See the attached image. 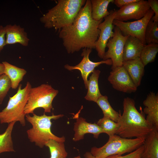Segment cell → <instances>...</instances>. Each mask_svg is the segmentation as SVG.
<instances>
[{
    "instance_id": "6da1fadb",
    "label": "cell",
    "mask_w": 158,
    "mask_h": 158,
    "mask_svg": "<svg viewBox=\"0 0 158 158\" xmlns=\"http://www.w3.org/2000/svg\"><path fill=\"white\" fill-rule=\"evenodd\" d=\"M102 21L92 18L91 1L86 0L73 23L59 31V37L67 53L72 54L82 49H95L100 32L98 27Z\"/></svg>"
},
{
    "instance_id": "7a4b0ae2",
    "label": "cell",
    "mask_w": 158,
    "mask_h": 158,
    "mask_svg": "<svg viewBox=\"0 0 158 158\" xmlns=\"http://www.w3.org/2000/svg\"><path fill=\"white\" fill-rule=\"evenodd\" d=\"M123 107V113L120 114L118 122L119 128L116 134L126 138H145L154 128L137 110L133 99L125 98Z\"/></svg>"
},
{
    "instance_id": "3957f363",
    "label": "cell",
    "mask_w": 158,
    "mask_h": 158,
    "mask_svg": "<svg viewBox=\"0 0 158 158\" xmlns=\"http://www.w3.org/2000/svg\"><path fill=\"white\" fill-rule=\"evenodd\" d=\"M86 1V0H58L55 6L40 18V21L45 28L59 31L73 23Z\"/></svg>"
},
{
    "instance_id": "277c9868",
    "label": "cell",
    "mask_w": 158,
    "mask_h": 158,
    "mask_svg": "<svg viewBox=\"0 0 158 158\" xmlns=\"http://www.w3.org/2000/svg\"><path fill=\"white\" fill-rule=\"evenodd\" d=\"M62 114L47 116L44 112L42 115L39 116L34 113L31 116L29 114L25 115V119L32 125V127L27 130V134L29 140L35 143V145L40 148L45 145L49 139H52L59 142H64L65 138L64 136L59 137L52 132L51 120H56L62 117Z\"/></svg>"
},
{
    "instance_id": "5b68a950",
    "label": "cell",
    "mask_w": 158,
    "mask_h": 158,
    "mask_svg": "<svg viewBox=\"0 0 158 158\" xmlns=\"http://www.w3.org/2000/svg\"><path fill=\"white\" fill-rule=\"evenodd\" d=\"M32 87L29 81L23 88H22L21 84L19 85L16 93L9 97L6 106L0 111L1 124L19 122L22 126H25L26 114L24 109Z\"/></svg>"
},
{
    "instance_id": "8992f818",
    "label": "cell",
    "mask_w": 158,
    "mask_h": 158,
    "mask_svg": "<svg viewBox=\"0 0 158 158\" xmlns=\"http://www.w3.org/2000/svg\"><path fill=\"white\" fill-rule=\"evenodd\" d=\"M107 142L100 147H92L90 153L95 158H106L114 155L130 153L143 145L144 138H126L116 134L109 136Z\"/></svg>"
},
{
    "instance_id": "52a82bcc",
    "label": "cell",
    "mask_w": 158,
    "mask_h": 158,
    "mask_svg": "<svg viewBox=\"0 0 158 158\" xmlns=\"http://www.w3.org/2000/svg\"><path fill=\"white\" fill-rule=\"evenodd\" d=\"M59 91L47 84H43L29 91L28 101L25 108L26 114H33L34 110L41 108L44 113H50L53 108L52 101Z\"/></svg>"
},
{
    "instance_id": "ba28073f",
    "label": "cell",
    "mask_w": 158,
    "mask_h": 158,
    "mask_svg": "<svg viewBox=\"0 0 158 158\" xmlns=\"http://www.w3.org/2000/svg\"><path fill=\"white\" fill-rule=\"evenodd\" d=\"M154 13L150 9L146 14L141 18L133 21L125 22L114 19V25L117 27L124 36L128 35L136 37L146 45L145 33L147 26Z\"/></svg>"
},
{
    "instance_id": "9c48e42d",
    "label": "cell",
    "mask_w": 158,
    "mask_h": 158,
    "mask_svg": "<svg viewBox=\"0 0 158 158\" xmlns=\"http://www.w3.org/2000/svg\"><path fill=\"white\" fill-rule=\"evenodd\" d=\"M114 35L107 42L108 50L105 52L103 60L111 59L112 62V69L122 66L123 50L125 42L129 36L124 35L117 27L114 28Z\"/></svg>"
},
{
    "instance_id": "30bf717a",
    "label": "cell",
    "mask_w": 158,
    "mask_h": 158,
    "mask_svg": "<svg viewBox=\"0 0 158 158\" xmlns=\"http://www.w3.org/2000/svg\"><path fill=\"white\" fill-rule=\"evenodd\" d=\"M116 10L114 9L110 11L109 14L104 18V20L99 25L100 30L98 39L95 43V47L98 56L103 59L105 53L106 45L109 40L114 35L113 30L114 25L113 24L116 13Z\"/></svg>"
},
{
    "instance_id": "8fae6325",
    "label": "cell",
    "mask_w": 158,
    "mask_h": 158,
    "mask_svg": "<svg viewBox=\"0 0 158 158\" xmlns=\"http://www.w3.org/2000/svg\"><path fill=\"white\" fill-rule=\"evenodd\" d=\"M150 9L147 1L139 0L117 10L114 19L124 22L131 19L137 20L143 17Z\"/></svg>"
},
{
    "instance_id": "7c38bea8",
    "label": "cell",
    "mask_w": 158,
    "mask_h": 158,
    "mask_svg": "<svg viewBox=\"0 0 158 158\" xmlns=\"http://www.w3.org/2000/svg\"><path fill=\"white\" fill-rule=\"evenodd\" d=\"M110 72L108 80L115 89L123 92H135L137 87L122 66L117 67Z\"/></svg>"
},
{
    "instance_id": "4fadbf2b",
    "label": "cell",
    "mask_w": 158,
    "mask_h": 158,
    "mask_svg": "<svg viewBox=\"0 0 158 158\" xmlns=\"http://www.w3.org/2000/svg\"><path fill=\"white\" fill-rule=\"evenodd\" d=\"M92 51V49H83L81 54V56L83 58L79 63L74 66L68 64L64 66L65 68L68 70H77L80 71L86 89L87 88V77L93 71L96 67L102 64L109 65H112V61L110 59L97 62L92 61L89 57Z\"/></svg>"
},
{
    "instance_id": "5bb4252c",
    "label": "cell",
    "mask_w": 158,
    "mask_h": 158,
    "mask_svg": "<svg viewBox=\"0 0 158 158\" xmlns=\"http://www.w3.org/2000/svg\"><path fill=\"white\" fill-rule=\"evenodd\" d=\"M73 130L75 132L73 140L77 142L84 139L85 134H92L95 138H98L99 135L104 133L103 130L95 123H89L82 117L77 118L74 123Z\"/></svg>"
},
{
    "instance_id": "9a60e30c",
    "label": "cell",
    "mask_w": 158,
    "mask_h": 158,
    "mask_svg": "<svg viewBox=\"0 0 158 158\" xmlns=\"http://www.w3.org/2000/svg\"><path fill=\"white\" fill-rule=\"evenodd\" d=\"M4 27L6 45L18 43L25 47L28 45L30 39L23 28L16 24H8Z\"/></svg>"
},
{
    "instance_id": "2e32d148",
    "label": "cell",
    "mask_w": 158,
    "mask_h": 158,
    "mask_svg": "<svg viewBox=\"0 0 158 158\" xmlns=\"http://www.w3.org/2000/svg\"><path fill=\"white\" fill-rule=\"evenodd\" d=\"M143 104L144 112L147 115V121L158 129V95L153 92L150 93Z\"/></svg>"
},
{
    "instance_id": "e0dca14e",
    "label": "cell",
    "mask_w": 158,
    "mask_h": 158,
    "mask_svg": "<svg viewBox=\"0 0 158 158\" xmlns=\"http://www.w3.org/2000/svg\"><path fill=\"white\" fill-rule=\"evenodd\" d=\"M122 66L136 87L139 86L144 74L145 67L140 58L123 61Z\"/></svg>"
},
{
    "instance_id": "ac0fdd59",
    "label": "cell",
    "mask_w": 158,
    "mask_h": 158,
    "mask_svg": "<svg viewBox=\"0 0 158 158\" xmlns=\"http://www.w3.org/2000/svg\"><path fill=\"white\" fill-rule=\"evenodd\" d=\"M144 45L138 38L129 36L123 48V62L140 58Z\"/></svg>"
},
{
    "instance_id": "d6986e66",
    "label": "cell",
    "mask_w": 158,
    "mask_h": 158,
    "mask_svg": "<svg viewBox=\"0 0 158 158\" xmlns=\"http://www.w3.org/2000/svg\"><path fill=\"white\" fill-rule=\"evenodd\" d=\"M141 158H158V129L154 128L145 138Z\"/></svg>"
},
{
    "instance_id": "ffe728a7",
    "label": "cell",
    "mask_w": 158,
    "mask_h": 158,
    "mask_svg": "<svg viewBox=\"0 0 158 158\" xmlns=\"http://www.w3.org/2000/svg\"><path fill=\"white\" fill-rule=\"evenodd\" d=\"M2 63L4 66V74L8 76L11 80V88L14 89H16L23 80L27 71L24 69L18 67L6 61L2 62Z\"/></svg>"
},
{
    "instance_id": "44dd1931",
    "label": "cell",
    "mask_w": 158,
    "mask_h": 158,
    "mask_svg": "<svg viewBox=\"0 0 158 158\" xmlns=\"http://www.w3.org/2000/svg\"><path fill=\"white\" fill-rule=\"evenodd\" d=\"M100 72L99 70L95 69L88 80L87 92L85 97L87 100L96 102L102 95L98 85V79Z\"/></svg>"
},
{
    "instance_id": "7402d4cb",
    "label": "cell",
    "mask_w": 158,
    "mask_h": 158,
    "mask_svg": "<svg viewBox=\"0 0 158 158\" xmlns=\"http://www.w3.org/2000/svg\"><path fill=\"white\" fill-rule=\"evenodd\" d=\"M91 15L95 20H103V18L108 16L110 11L107 10L110 3H113L114 0H91Z\"/></svg>"
},
{
    "instance_id": "603a6c76",
    "label": "cell",
    "mask_w": 158,
    "mask_h": 158,
    "mask_svg": "<svg viewBox=\"0 0 158 158\" xmlns=\"http://www.w3.org/2000/svg\"><path fill=\"white\" fill-rule=\"evenodd\" d=\"M16 122L8 124L5 131L0 134V154L5 152H15L12 137V134Z\"/></svg>"
},
{
    "instance_id": "cb8c5ba5",
    "label": "cell",
    "mask_w": 158,
    "mask_h": 158,
    "mask_svg": "<svg viewBox=\"0 0 158 158\" xmlns=\"http://www.w3.org/2000/svg\"><path fill=\"white\" fill-rule=\"evenodd\" d=\"M96 103L102 109L103 116L110 118L114 121L118 123L120 114L115 110L111 107L108 100V97L102 95L97 100Z\"/></svg>"
},
{
    "instance_id": "d4e9b609",
    "label": "cell",
    "mask_w": 158,
    "mask_h": 158,
    "mask_svg": "<svg viewBox=\"0 0 158 158\" xmlns=\"http://www.w3.org/2000/svg\"><path fill=\"white\" fill-rule=\"evenodd\" d=\"M45 146L48 147L49 149V158H66L68 156L64 142H58L50 139L46 142Z\"/></svg>"
},
{
    "instance_id": "484cf974",
    "label": "cell",
    "mask_w": 158,
    "mask_h": 158,
    "mask_svg": "<svg viewBox=\"0 0 158 158\" xmlns=\"http://www.w3.org/2000/svg\"><path fill=\"white\" fill-rule=\"evenodd\" d=\"M158 52V44L151 43L144 45L140 58L145 66L154 61Z\"/></svg>"
},
{
    "instance_id": "4316f807",
    "label": "cell",
    "mask_w": 158,
    "mask_h": 158,
    "mask_svg": "<svg viewBox=\"0 0 158 158\" xmlns=\"http://www.w3.org/2000/svg\"><path fill=\"white\" fill-rule=\"evenodd\" d=\"M97 124L103 130L104 133H106L109 136L116 134L119 128L118 123L104 116L98 121Z\"/></svg>"
},
{
    "instance_id": "83f0119b",
    "label": "cell",
    "mask_w": 158,
    "mask_h": 158,
    "mask_svg": "<svg viewBox=\"0 0 158 158\" xmlns=\"http://www.w3.org/2000/svg\"><path fill=\"white\" fill-rule=\"evenodd\" d=\"M145 38L146 44L158 43V22L150 19L145 29Z\"/></svg>"
},
{
    "instance_id": "f1b7e54d",
    "label": "cell",
    "mask_w": 158,
    "mask_h": 158,
    "mask_svg": "<svg viewBox=\"0 0 158 158\" xmlns=\"http://www.w3.org/2000/svg\"><path fill=\"white\" fill-rule=\"evenodd\" d=\"M11 87V81L8 76L5 74L0 75V105L2 104Z\"/></svg>"
},
{
    "instance_id": "f546056e",
    "label": "cell",
    "mask_w": 158,
    "mask_h": 158,
    "mask_svg": "<svg viewBox=\"0 0 158 158\" xmlns=\"http://www.w3.org/2000/svg\"><path fill=\"white\" fill-rule=\"evenodd\" d=\"M144 150L143 145H142L135 151L129 154L122 156L120 155H114L108 156L106 158H141Z\"/></svg>"
},
{
    "instance_id": "4dcf8cb0",
    "label": "cell",
    "mask_w": 158,
    "mask_h": 158,
    "mask_svg": "<svg viewBox=\"0 0 158 158\" xmlns=\"http://www.w3.org/2000/svg\"><path fill=\"white\" fill-rule=\"evenodd\" d=\"M147 1L150 9L154 13L152 19L154 22H158V0H148Z\"/></svg>"
},
{
    "instance_id": "1f68e13d",
    "label": "cell",
    "mask_w": 158,
    "mask_h": 158,
    "mask_svg": "<svg viewBox=\"0 0 158 158\" xmlns=\"http://www.w3.org/2000/svg\"><path fill=\"white\" fill-rule=\"evenodd\" d=\"M6 45L5 31L4 27L0 25V53Z\"/></svg>"
},
{
    "instance_id": "d6a6232c",
    "label": "cell",
    "mask_w": 158,
    "mask_h": 158,
    "mask_svg": "<svg viewBox=\"0 0 158 158\" xmlns=\"http://www.w3.org/2000/svg\"><path fill=\"white\" fill-rule=\"evenodd\" d=\"M139 0H115L114 4L118 7L121 8L130 4L138 1Z\"/></svg>"
},
{
    "instance_id": "836d02e7",
    "label": "cell",
    "mask_w": 158,
    "mask_h": 158,
    "mask_svg": "<svg viewBox=\"0 0 158 158\" xmlns=\"http://www.w3.org/2000/svg\"><path fill=\"white\" fill-rule=\"evenodd\" d=\"M84 156L85 158H95L90 152H87L84 155Z\"/></svg>"
},
{
    "instance_id": "e575fe53",
    "label": "cell",
    "mask_w": 158,
    "mask_h": 158,
    "mask_svg": "<svg viewBox=\"0 0 158 158\" xmlns=\"http://www.w3.org/2000/svg\"><path fill=\"white\" fill-rule=\"evenodd\" d=\"M4 73V64L2 63H0V75H1Z\"/></svg>"
},
{
    "instance_id": "d590c367",
    "label": "cell",
    "mask_w": 158,
    "mask_h": 158,
    "mask_svg": "<svg viewBox=\"0 0 158 158\" xmlns=\"http://www.w3.org/2000/svg\"><path fill=\"white\" fill-rule=\"evenodd\" d=\"M72 158H81V157L80 155H79V156H77L75 157Z\"/></svg>"
}]
</instances>
